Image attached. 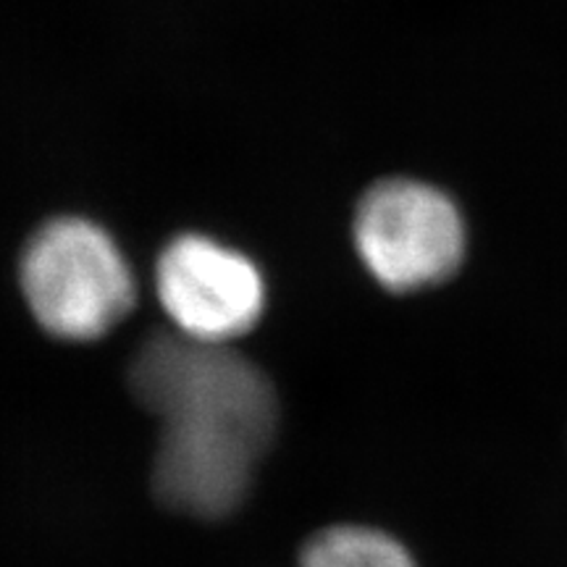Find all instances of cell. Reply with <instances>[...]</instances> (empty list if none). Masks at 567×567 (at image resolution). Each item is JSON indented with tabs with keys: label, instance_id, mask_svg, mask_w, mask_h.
Instances as JSON below:
<instances>
[{
	"label": "cell",
	"instance_id": "cell-1",
	"mask_svg": "<svg viewBox=\"0 0 567 567\" xmlns=\"http://www.w3.org/2000/svg\"><path fill=\"white\" fill-rule=\"evenodd\" d=\"M130 386L161 425L153 486L163 505L200 520L243 505L279 425L260 365L231 344L166 331L134 352Z\"/></svg>",
	"mask_w": 567,
	"mask_h": 567
},
{
	"label": "cell",
	"instance_id": "cell-2",
	"mask_svg": "<svg viewBox=\"0 0 567 567\" xmlns=\"http://www.w3.org/2000/svg\"><path fill=\"white\" fill-rule=\"evenodd\" d=\"M27 310L61 342H95L134 310L137 274L116 237L87 216L42 221L19 255Z\"/></svg>",
	"mask_w": 567,
	"mask_h": 567
},
{
	"label": "cell",
	"instance_id": "cell-3",
	"mask_svg": "<svg viewBox=\"0 0 567 567\" xmlns=\"http://www.w3.org/2000/svg\"><path fill=\"white\" fill-rule=\"evenodd\" d=\"M352 245L371 279L410 295L450 281L465 264L467 224L436 184L389 176L371 184L352 213Z\"/></svg>",
	"mask_w": 567,
	"mask_h": 567
},
{
	"label": "cell",
	"instance_id": "cell-5",
	"mask_svg": "<svg viewBox=\"0 0 567 567\" xmlns=\"http://www.w3.org/2000/svg\"><path fill=\"white\" fill-rule=\"evenodd\" d=\"M300 567H417L400 538L373 526L339 523L316 530L302 544Z\"/></svg>",
	"mask_w": 567,
	"mask_h": 567
},
{
	"label": "cell",
	"instance_id": "cell-4",
	"mask_svg": "<svg viewBox=\"0 0 567 567\" xmlns=\"http://www.w3.org/2000/svg\"><path fill=\"white\" fill-rule=\"evenodd\" d=\"M153 289L176 334L231 344L250 334L268 305V284L250 255L200 231H184L161 247Z\"/></svg>",
	"mask_w": 567,
	"mask_h": 567
}]
</instances>
